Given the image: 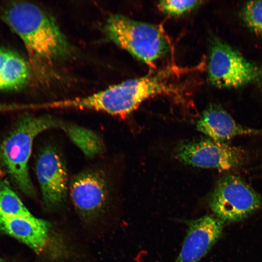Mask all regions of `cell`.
<instances>
[{"label":"cell","mask_w":262,"mask_h":262,"mask_svg":"<svg viewBox=\"0 0 262 262\" xmlns=\"http://www.w3.org/2000/svg\"><path fill=\"white\" fill-rule=\"evenodd\" d=\"M223 224L206 215L188 222L181 250L175 262H197L211 249L221 234Z\"/></svg>","instance_id":"30bf717a"},{"label":"cell","mask_w":262,"mask_h":262,"mask_svg":"<svg viewBox=\"0 0 262 262\" xmlns=\"http://www.w3.org/2000/svg\"><path fill=\"white\" fill-rule=\"evenodd\" d=\"M0 213L10 216L32 215L8 182L2 180H0Z\"/></svg>","instance_id":"9a60e30c"},{"label":"cell","mask_w":262,"mask_h":262,"mask_svg":"<svg viewBox=\"0 0 262 262\" xmlns=\"http://www.w3.org/2000/svg\"><path fill=\"white\" fill-rule=\"evenodd\" d=\"M210 82L219 88H238L262 79V67L248 61L227 43L212 41L208 65Z\"/></svg>","instance_id":"5b68a950"},{"label":"cell","mask_w":262,"mask_h":262,"mask_svg":"<svg viewBox=\"0 0 262 262\" xmlns=\"http://www.w3.org/2000/svg\"><path fill=\"white\" fill-rule=\"evenodd\" d=\"M0 229L39 253L49 248L52 241L49 223L33 215L10 216L0 213Z\"/></svg>","instance_id":"8fae6325"},{"label":"cell","mask_w":262,"mask_h":262,"mask_svg":"<svg viewBox=\"0 0 262 262\" xmlns=\"http://www.w3.org/2000/svg\"><path fill=\"white\" fill-rule=\"evenodd\" d=\"M31 70L16 52L0 48V90H17L28 83Z\"/></svg>","instance_id":"4fadbf2b"},{"label":"cell","mask_w":262,"mask_h":262,"mask_svg":"<svg viewBox=\"0 0 262 262\" xmlns=\"http://www.w3.org/2000/svg\"><path fill=\"white\" fill-rule=\"evenodd\" d=\"M0 262H8L6 261V260H5L4 259L0 257Z\"/></svg>","instance_id":"ac0fdd59"},{"label":"cell","mask_w":262,"mask_h":262,"mask_svg":"<svg viewBox=\"0 0 262 262\" xmlns=\"http://www.w3.org/2000/svg\"><path fill=\"white\" fill-rule=\"evenodd\" d=\"M0 10L2 19L16 33L33 58H67L72 48L53 19L34 4L12 1Z\"/></svg>","instance_id":"6da1fadb"},{"label":"cell","mask_w":262,"mask_h":262,"mask_svg":"<svg viewBox=\"0 0 262 262\" xmlns=\"http://www.w3.org/2000/svg\"><path fill=\"white\" fill-rule=\"evenodd\" d=\"M241 16L246 26L262 35V1H250L241 10Z\"/></svg>","instance_id":"2e32d148"},{"label":"cell","mask_w":262,"mask_h":262,"mask_svg":"<svg viewBox=\"0 0 262 262\" xmlns=\"http://www.w3.org/2000/svg\"><path fill=\"white\" fill-rule=\"evenodd\" d=\"M177 158L193 166L227 171L237 168L246 162L243 149L209 138L185 142L175 151Z\"/></svg>","instance_id":"52a82bcc"},{"label":"cell","mask_w":262,"mask_h":262,"mask_svg":"<svg viewBox=\"0 0 262 262\" xmlns=\"http://www.w3.org/2000/svg\"><path fill=\"white\" fill-rule=\"evenodd\" d=\"M69 193L77 212L84 220L92 221L104 210L109 198L106 175L98 168H89L75 175Z\"/></svg>","instance_id":"9c48e42d"},{"label":"cell","mask_w":262,"mask_h":262,"mask_svg":"<svg viewBox=\"0 0 262 262\" xmlns=\"http://www.w3.org/2000/svg\"><path fill=\"white\" fill-rule=\"evenodd\" d=\"M104 32L111 42L149 66L170 49L169 40L160 28L121 15L111 16Z\"/></svg>","instance_id":"277c9868"},{"label":"cell","mask_w":262,"mask_h":262,"mask_svg":"<svg viewBox=\"0 0 262 262\" xmlns=\"http://www.w3.org/2000/svg\"><path fill=\"white\" fill-rule=\"evenodd\" d=\"M60 129L87 157H94L103 151V141L93 131L77 124L64 122Z\"/></svg>","instance_id":"5bb4252c"},{"label":"cell","mask_w":262,"mask_h":262,"mask_svg":"<svg viewBox=\"0 0 262 262\" xmlns=\"http://www.w3.org/2000/svg\"><path fill=\"white\" fill-rule=\"evenodd\" d=\"M196 127L208 138L220 142L240 136L262 135V129L243 126L217 105H210L201 113Z\"/></svg>","instance_id":"7c38bea8"},{"label":"cell","mask_w":262,"mask_h":262,"mask_svg":"<svg viewBox=\"0 0 262 262\" xmlns=\"http://www.w3.org/2000/svg\"><path fill=\"white\" fill-rule=\"evenodd\" d=\"M203 1L199 0H162L158 3L159 8L171 15H180L197 7Z\"/></svg>","instance_id":"e0dca14e"},{"label":"cell","mask_w":262,"mask_h":262,"mask_svg":"<svg viewBox=\"0 0 262 262\" xmlns=\"http://www.w3.org/2000/svg\"><path fill=\"white\" fill-rule=\"evenodd\" d=\"M35 172L44 205L55 208L66 199L69 187L68 172L63 155L54 145H45L35 163Z\"/></svg>","instance_id":"ba28073f"},{"label":"cell","mask_w":262,"mask_h":262,"mask_svg":"<svg viewBox=\"0 0 262 262\" xmlns=\"http://www.w3.org/2000/svg\"><path fill=\"white\" fill-rule=\"evenodd\" d=\"M63 121L49 115H25L19 117L0 143V165L15 186L24 194L34 196L28 162L33 142L42 132L60 128Z\"/></svg>","instance_id":"7a4b0ae2"},{"label":"cell","mask_w":262,"mask_h":262,"mask_svg":"<svg viewBox=\"0 0 262 262\" xmlns=\"http://www.w3.org/2000/svg\"><path fill=\"white\" fill-rule=\"evenodd\" d=\"M261 196L244 179L227 174L217 182L209 201V206L222 222L242 220L259 210Z\"/></svg>","instance_id":"8992f818"},{"label":"cell","mask_w":262,"mask_h":262,"mask_svg":"<svg viewBox=\"0 0 262 262\" xmlns=\"http://www.w3.org/2000/svg\"><path fill=\"white\" fill-rule=\"evenodd\" d=\"M164 74L131 79L89 96L70 99L72 109L91 110L114 115L129 114L147 98L173 91Z\"/></svg>","instance_id":"3957f363"}]
</instances>
